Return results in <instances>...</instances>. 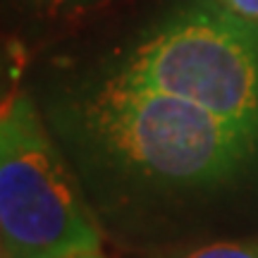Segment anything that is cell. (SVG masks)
<instances>
[{"label":"cell","instance_id":"4","mask_svg":"<svg viewBox=\"0 0 258 258\" xmlns=\"http://www.w3.org/2000/svg\"><path fill=\"white\" fill-rule=\"evenodd\" d=\"M165 258H258V241H218L177 251Z\"/></svg>","mask_w":258,"mask_h":258},{"label":"cell","instance_id":"1","mask_svg":"<svg viewBox=\"0 0 258 258\" xmlns=\"http://www.w3.org/2000/svg\"><path fill=\"white\" fill-rule=\"evenodd\" d=\"M48 117L89 175L127 194L218 189L258 158V144L203 108L110 72L62 96Z\"/></svg>","mask_w":258,"mask_h":258},{"label":"cell","instance_id":"7","mask_svg":"<svg viewBox=\"0 0 258 258\" xmlns=\"http://www.w3.org/2000/svg\"><path fill=\"white\" fill-rule=\"evenodd\" d=\"M60 258H103L101 251H86V253H70V256H60Z\"/></svg>","mask_w":258,"mask_h":258},{"label":"cell","instance_id":"2","mask_svg":"<svg viewBox=\"0 0 258 258\" xmlns=\"http://www.w3.org/2000/svg\"><path fill=\"white\" fill-rule=\"evenodd\" d=\"M110 74L194 103L258 144V24L218 0L170 12Z\"/></svg>","mask_w":258,"mask_h":258},{"label":"cell","instance_id":"3","mask_svg":"<svg viewBox=\"0 0 258 258\" xmlns=\"http://www.w3.org/2000/svg\"><path fill=\"white\" fill-rule=\"evenodd\" d=\"M101 251V227L31 96L12 93L0 120V258Z\"/></svg>","mask_w":258,"mask_h":258},{"label":"cell","instance_id":"6","mask_svg":"<svg viewBox=\"0 0 258 258\" xmlns=\"http://www.w3.org/2000/svg\"><path fill=\"white\" fill-rule=\"evenodd\" d=\"M38 3H46V5H89L96 0H38Z\"/></svg>","mask_w":258,"mask_h":258},{"label":"cell","instance_id":"5","mask_svg":"<svg viewBox=\"0 0 258 258\" xmlns=\"http://www.w3.org/2000/svg\"><path fill=\"white\" fill-rule=\"evenodd\" d=\"M222 8L232 10L234 15L258 24V0H218Z\"/></svg>","mask_w":258,"mask_h":258}]
</instances>
